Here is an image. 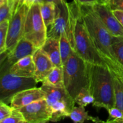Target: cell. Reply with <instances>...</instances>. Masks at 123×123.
I'll return each instance as SVG.
<instances>
[{
  "instance_id": "6da1fadb",
  "label": "cell",
  "mask_w": 123,
  "mask_h": 123,
  "mask_svg": "<svg viewBox=\"0 0 123 123\" xmlns=\"http://www.w3.org/2000/svg\"><path fill=\"white\" fill-rule=\"evenodd\" d=\"M79 4L82 17L96 50L112 72L122 76L112 48L114 36L103 25L92 6Z\"/></svg>"
},
{
  "instance_id": "7a4b0ae2",
  "label": "cell",
  "mask_w": 123,
  "mask_h": 123,
  "mask_svg": "<svg viewBox=\"0 0 123 123\" xmlns=\"http://www.w3.org/2000/svg\"><path fill=\"white\" fill-rule=\"evenodd\" d=\"M88 86L94 98L92 105L107 111L115 106L113 74L106 65L86 62Z\"/></svg>"
},
{
  "instance_id": "3957f363",
  "label": "cell",
  "mask_w": 123,
  "mask_h": 123,
  "mask_svg": "<svg viewBox=\"0 0 123 123\" xmlns=\"http://www.w3.org/2000/svg\"><path fill=\"white\" fill-rule=\"evenodd\" d=\"M62 67L64 88L74 100L82 88L88 86L86 62L73 50Z\"/></svg>"
},
{
  "instance_id": "277c9868",
  "label": "cell",
  "mask_w": 123,
  "mask_h": 123,
  "mask_svg": "<svg viewBox=\"0 0 123 123\" xmlns=\"http://www.w3.org/2000/svg\"><path fill=\"white\" fill-rule=\"evenodd\" d=\"M74 44L73 50L86 62L107 66L94 47L82 17L80 8H79V12L74 26Z\"/></svg>"
},
{
  "instance_id": "5b68a950",
  "label": "cell",
  "mask_w": 123,
  "mask_h": 123,
  "mask_svg": "<svg viewBox=\"0 0 123 123\" xmlns=\"http://www.w3.org/2000/svg\"><path fill=\"white\" fill-rule=\"evenodd\" d=\"M46 100L52 112L50 121L58 122L69 115L76 104L75 101L64 88H55L42 85Z\"/></svg>"
},
{
  "instance_id": "8992f818",
  "label": "cell",
  "mask_w": 123,
  "mask_h": 123,
  "mask_svg": "<svg viewBox=\"0 0 123 123\" xmlns=\"http://www.w3.org/2000/svg\"><path fill=\"white\" fill-rule=\"evenodd\" d=\"M24 37L37 48H42L48 38V28L41 14L40 5L34 4L29 8L26 18Z\"/></svg>"
},
{
  "instance_id": "52a82bcc",
  "label": "cell",
  "mask_w": 123,
  "mask_h": 123,
  "mask_svg": "<svg viewBox=\"0 0 123 123\" xmlns=\"http://www.w3.org/2000/svg\"><path fill=\"white\" fill-rule=\"evenodd\" d=\"M38 84L34 78H26L14 75L9 72L1 75L0 101L10 104L16 94L23 90L36 87Z\"/></svg>"
},
{
  "instance_id": "ba28073f",
  "label": "cell",
  "mask_w": 123,
  "mask_h": 123,
  "mask_svg": "<svg viewBox=\"0 0 123 123\" xmlns=\"http://www.w3.org/2000/svg\"><path fill=\"white\" fill-rule=\"evenodd\" d=\"M29 8L30 7L25 4H20L10 20L5 52L7 54L13 51L24 37L25 20Z\"/></svg>"
},
{
  "instance_id": "9c48e42d",
  "label": "cell",
  "mask_w": 123,
  "mask_h": 123,
  "mask_svg": "<svg viewBox=\"0 0 123 123\" xmlns=\"http://www.w3.org/2000/svg\"><path fill=\"white\" fill-rule=\"evenodd\" d=\"M26 123H45L50 121L52 112L46 98L36 101L19 109Z\"/></svg>"
},
{
  "instance_id": "30bf717a",
  "label": "cell",
  "mask_w": 123,
  "mask_h": 123,
  "mask_svg": "<svg viewBox=\"0 0 123 123\" xmlns=\"http://www.w3.org/2000/svg\"><path fill=\"white\" fill-rule=\"evenodd\" d=\"M38 49L31 42L23 37L14 50L7 54L4 60L1 62L0 75L8 72L12 66L23 58L28 55H32Z\"/></svg>"
},
{
  "instance_id": "8fae6325",
  "label": "cell",
  "mask_w": 123,
  "mask_h": 123,
  "mask_svg": "<svg viewBox=\"0 0 123 123\" xmlns=\"http://www.w3.org/2000/svg\"><path fill=\"white\" fill-rule=\"evenodd\" d=\"M92 8L107 30L114 37H123V26L108 4L96 2Z\"/></svg>"
},
{
  "instance_id": "7c38bea8",
  "label": "cell",
  "mask_w": 123,
  "mask_h": 123,
  "mask_svg": "<svg viewBox=\"0 0 123 123\" xmlns=\"http://www.w3.org/2000/svg\"><path fill=\"white\" fill-rule=\"evenodd\" d=\"M69 22V9L68 2L56 6V16L52 25L48 29V37L60 38L64 32H66Z\"/></svg>"
},
{
  "instance_id": "4fadbf2b",
  "label": "cell",
  "mask_w": 123,
  "mask_h": 123,
  "mask_svg": "<svg viewBox=\"0 0 123 123\" xmlns=\"http://www.w3.org/2000/svg\"><path fill=\"white\" fill-rule=\"evenodd\" d=\"M46 98V93L40 87H34L23 90L16 94L12 98L11 106L20 109L36 101Z\"/></svg>"
},
{
  "instance_id": "5bb4252c",
  "label": "cell",
  "mask_w": 123,
  "mask_h": 123,
  "mask_svg": "<svg viewBox=\"0 0 123 123\" xmlns=\"http://www.w3.org/2000/svg\"><path fill=\"white\" fill-rule=\"evenodd\" d=\"M32 56L35 65V74L34 78L38 83L42 82L54 68L55 65L41 48H38Z\"/></svg>"
},
{
  "instance_id": "9a60e30c",
  "label": "cell",
  "mask_w": 123,
  "mask_h": 123,
  "mask_svg": "<svg viewBox=\"0 0 123 123\" xmlns=\"http://www.w3.org/2000/svg\"><path fill=\"white\" fill-rule=\"evenodd\" d=\"M14 75L26 78H34L35 65L32 55H28L16 62L8 72Z\"/></svg>"
},
{
  "instance_id": "2e32d148",
  "label": "cell",
  "mask_w": 123,
  "mask_h": 123,
  "mask_svg": "<svg viewBox=\"0 0 123 123\" xmlns=\"http://www.w3.org/2000/svg\"><path fill=\"white\" fill-rule=\"evenodd\" d=\"M40 48L47 54L55 66H63L60 53V38L48 37Z\"/></svg>"
},
{
  "instance_id": "e0dca14e",
  "label": "cell",
  "mask_w": 123,
  "mask_h": 123,
  "mask_svg": "<svg viewBox=\"0 0 123 123\" xmlns=\"http://www.w3.org/2000/svg\"><path fill=\"white\" fill-rule=\"evenodd\" d=\"M42 83L52 87L64 88L63 67L55 66Z\"/></svg>"
},
{
  "instance_id": "ac0fdd59",
  "label": "cell",
  "mask_w": 123,
  "mask_h": 123,
  "mask_svg": "<svg viewBox=\"0 0 123 123\" xmlns=\"http://www.w3.org/2000/svg\"><path fill=\"white\" fill-rule=\"evenodd\" d=\"M69 118L76 123H83L85 121H91L96 123H105L100 120L98 117H94L89 115L88 112L85 110V107L82 106H74L70 114Z\"/></svg>"
},
{
  "instance_id": "d6986e66",
  "label": "cell",
  "mask_w": 123,
  "mask_h": 123,
  "mask_svg": "<svg viewBox=\"0 0 123 123\" xmlns=\"http://www.w3.org/2000/svg\"><path fill=\"white\" fill-rule=\"evenodd\" d=\"M114 88L115 106L123 113V76L112 72Z\"/></svg>"
},
{
  "instance_id": "ffe728a7",
  "label": "cell",
  "mask_w": 123,
  "mask_h": 123,
  "mask_svg": "<svg viewBox=\"0 0 123 123\" xmlns=\"http://www.w3.org/2000/svg\"><path fill=\"white\" fill-rule=\"evenodd\" d=\"M41 14L47 28H49L55 20L56 5L52 2H44L40 4Z\"/></svg>"
},
{
  "instance_id": "44dd1931",
  "label": "cell",
  "mask_w": 123,
  "mask_h": 123,
  "mask_svg": "<svg viewBox=\"0 0 123 123\" xmlns=\"http://www.w3.org/2000/svg\"><path fill=\"white\" fill-rule=\"evenodd\" d=\"M112 48L122 76H123V37H114Z\"/></svg>"
},
{
  "instance_id": "7402d4cb",
  "label": "cell",
  "mask_w": 123,
  "mask_h": 123,
  "mask_svg": "<svg viewBox=\"0 0 123 123\" xmlns=\"http://www.w3.org/2000/svg\"><path fill=\"white\" fill-rule=\"evenodd\" d=\"M60 48L62 66L64 64L73 52L72 45L66 32H64L60 37Z\"/></svg>"
},
{
  "instance_id": "603a6c76",
  "label": "cell",
  "mask_w": 123,
  "mask_h": 123,
  "mask_svg": "<svg viewBox=\"0 0 123 123\" xmlns=\"http://www.w3.org/2000/svg\"><path fill=\"white\" fill-rule=\"evenodd\" d=\"M74 101L76 104L78 105V106L86 107L90 105L93 104L94 98L88 88L87 87H84L77 95Z\"/></svg>"
},
{
  "instance_id": "cb8c5ba5",
  "label": "cell",
  "mask_w": 123,
  "mask_h": 123,
  "mask_svg": "<svg viewBox=\"0 0 123 123\" xmlns=\"http://www.w3.org/2000/svg\"><path fill=\"white\" fill-rule=\"evenodd\" d=\"M10 20H6L0 22V54L6 51V40Z\"/></svg>"
},
{
  "instance_id": "d4e9b609",
  "label": "cell",
  "mask_w": 123,
  "mask_h": 123,
  "mask_svg": "<svg viewBox=\"0 0 123 123\" xmlns=\"http://www.w3.org/2000/svg\"><path fill=\"white\" fill-rule=\"evenodd\" d=\"M1 123H26L22 113L18 109L13 108L12 114Z\"/></svg>"
},
{
  "instance_id": "484cf974",
  "label": "cell",
  "mask_w": 123,
  "mask_h": 123,
  "mask_svg": "<svg viewBox=\"0 0 123 123\" xmlns=\"http://www.w3.org/2000/svg\"><path fill=\"white\" fill-rule=\"evenodd\" d=\"M109 117L106 123H123V113L121 110L114 106L108 110Z\"/></svg>"
},
{
  "instance_id": "4316f807",
  "label": "cell",
  "mask_w": 123,
  "mask_h": 123,
  "mask_svg": "<svg viewBox=\"0 0 123 123\" xmlns=\"http://www.w3.org/2000/svg\"><path fill=\"white\" fill-rule=\"evenodd\" d=\"M12 17L7 0H0V22L6 20H10Z\"/></svg>"
},
{
  "instance_id": "83f0119b",
  "label": "cell",
  "mask_w": 123,
  "mask_h": 123,
  "mask_svg": "<svg viewBox=\"0 0 123 123\" xmlns=\"http://www.w3.org/2000/svg\"><path fill=\"white\" fill-rule=\"evenodd\" d=\"M13 107L8 104L0 101V123L12 114Z\"/></svg>"
},
{
  "instance_id": "f1b7e54d",
  "label": "cell",
  "mask_w": 123,
  "mask_h": 123,
  "mask_svg": "<svg viewBox=\"0 0 123 123\" xmlns=\"http://www.w3.org/2000/svg\"><path fill=\"white\" fill-rule=\"evenodd\" d=\"M108 5L112 10L123 11V0H111Z\"/></svg>"
},
{
  "instance_id": "f546056e",
  "label": "cell",
  "mask_w": 123,
  "mask_h": 123,
  "mask_svg": "<svg viewBox=\"0 0 123 123\" xmlns=\"http://www.w3.org/2000/svg\"><path fill=\"white\" fill-rule=\"evenodd\" d=\"M113 13H114V15L116 16L118 20H119L121 25L123 26V11L118 10H112Z\"/></svg>"
},
{
  "instance_id": "4dcf8cb0",
  "label": "cell",
  "mask_w": 123,
  "mask_h": 123,
  "mask_svg": "<svg viewBox=\"0 0 123 123\" xmlns=\"http://www.w3.org/2000/svg\"><path fill=\"white\" fill-rule=\"evenodd\" d=\"M80 4L88 5V6H92L96 2H97V0H73Z\"/></svg>"
},
{
  "instance_id": "1f68e13d",
  "label": "cell",
  "mask_w": 123,
  "mask_h": 123,
  "mask_svg": "<svg viewBox=\"0 0 123 123\" xmlns=\"http://www.w3.org/2000/svg\"><path fill=\"white\" fill-rule=\"evenodd\" d=\"M45 2H52L56 6L67 3V0H45Z\"/></svg>"
},
{
  "instance_id": "d6a6232c",
  "label": "cell",
  "mask_w": 123,
  "mask_h": 123,
  "mask_svg": "<svg viewBox=\"0 0 123 123\" xmlns=\"http://www.w3.org/2000/svg\"><path fill=\"white\" fill-rule=\"evenodd\" d=\"M111 0H97V2H99L101 4H108L109 2Z\"/></svg>"
}]
</instances>
